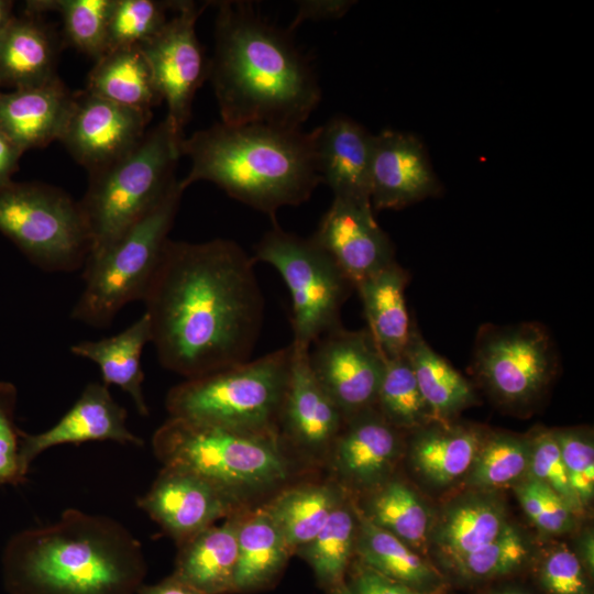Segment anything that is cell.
Masks as SVG:
<instances>
[{"label": "cell", "mask_w": 594, "mask_h": 594, "mask_svg": "<svg viewBox=\"0 0 594 594\" xmlns=\"http://www.w3.org/2000/svg\"><path fill=\"white\" fill-rule=\"evenodd\" d=\"M243 512L178 546L173 573L204 594L234 593L238 531Z\"/></svg>", "instance_id": "obj_25"}, {"label": "cell", "mask_w": 594, "mask_h": 594, "mask_svg": "<svg viewBox=\"0 0 594 594\" xmlns=\"http://www.w3.org/2000/svg\"><path fill=\"white\" fill-rule=\"evenodd\" d=\"M358 517L354 550L358 561L421 594L446 592L448 581L435 564L392 534L372 524L359 509Z\"/></svg>", "instance_id": "obj_27"}, {"label": "cell", "mask_w": 594, "mask_h": 594, "mask_svg": "<svg viewBox=\"0 0 594 594\" xmlns=\"http://www.w3.org/2000/svg\"><path fill=\"white\" fill-rule=\"evenodd\" d=\"M24 14L61 13L67 41L95 61L107 51L108 22L113 0H34Z\"/></svg>", "instance_id": "obj_39"}, {"label": "cell", "mask_w": 594, "mask_h": 594, "mask_svg": "<svg viewBox=\"0 0 594 594\" xmlns=\"http://www.w3.org/2000/svg\"><path fill=\"white\" fill-rule=\"evenodd\" d=\"M407 280L406 271L395 261L354 287L366 329L386 360L405 353L413 331L405 298Z\"/></svg>", "instance_id": "obj_26"}, {"label": "cell", "mask_w": 594, "mask_h": 594, "mask_svg": "<svg viewBox=\"0 0 594 594\" xmlns=\"http://www.w3.org/2000/svg\"><path fill=\"white\" fill-rule=\"evenodd\" d=\"M485 432L474 425L432 421L411 431L407 449L409 463L428 485L450 487L464 480Z\"/></svg>", "instance_id": "obj_24"}, {"label": "cell", "mask_w": 594, "mask_h": 594, "mask_svg": "<svg viewBox=\"0 0 594 594\" xmlns=\"http://www.w3.org/2000/svg\"><path fill=\"white\" fill-rule=\"evenodd\" d=\"M588 575L593 576L594 573V537L592 530L587 529L583 531L578 541L576 549L574 550Z\"/></svg>", "instance_id": "obj_50"}, {"label": "cell", "mask_w": 594, "mask_h": 594, "mask_svg": "<svg viewBox=\"0 0 594 594\" xmlns=\"http://www.w3.org/2000/svg\"><path fill=\"white\" fill-rule=\"evenodd\" d=\"M440 191L427 151L416 135L394 130L374 135L370 173L373 209H402Z\"/></svg>", "instance_id": "obj_19"}, {"label": "cell", "mask_w": 594, "mask_h": 594, "mask_svg": "<svg viewBox=\"0 0 594 594\" xmlns=\"http://www.w3.org/2000/svg\"><path fill=\"white\" fill-rule=\"evenodd\" d=\"M532 546L513 522L495 540L481 549L440 564L446 580L474 585L503 579L524 570L532 560Z\"/></svg>", "instance_id": "obj_36"}, {"label": "cell", "mask_w": 594, "mask_h": 594, "mask_svg": "<svg viewBox=\"0 0 594 594\" xmlns=\"http://www.w3.org/2000/svg\"><path fill=\"white\" fill-rule=\"evenodd\" d=\"M308 361L345 419L375 407L386 359L367 329L329 331L312 343Z\"/></svg>", "instance_id": "obj_13"}, {"label": "cell", "mask_w": 594, "mask_h": 594, "mask_svg": "<svg viewBox=\"0 0 594 594\" xmlns=\"http://www.w3.org/2000/svg\"><path fill=\"white\" fill-rule=\"evenodd\" d=\"M13 1L0 0V33L13 16Z\"/></svg>", "instance_id": "obj_51"}, {"label": "cell", "mask_w": 594, "mask_h": 594, "mask_svg": "<svg viewBox=\"0 0 594 594\" xmlns=\"http://www.w3.org/2000/svg\"><path fill=\"white\" fill-rule=\"evenodd\" d=\"M537 581L546 594H592L588 573L566 546L554 547L540 559Z\"/></svg>", "instance_id": "obj_45"}, {"label": "cell", "mask_w": 594, "mask_h": 594, "mask_svg": "<svg viewBox=\"0 0 594 594\" xmlns=\"http://www.w3.org/2000/svg\"><path fill=\"white\" fill-rule=\"evenodd\" d=\"M184 190L176 179L160 202L86 261L85 287L70 312L73 319L91 327H107L125 305L144 299Z\"/></svg>", "instance_id": "obj_8"}, {"label": "cell", "mask_w": 594, "mask_h": 594, "mask_svg": "<svg viewBox=\"0 0 594 594\" xmlns=\"http://www.w3.org/2000/svg\"><path fill=\"white\" fill-rule=\"evenodd\" d=\"M138 594H204L172 573L153 585H142Z\"/></svg>", "instance_id": "obj_49"}, {"label": "cell", "mask_w": 594, "mask_h": 594, "mask_svg": "<svg viewBox=\"0 0 594 594\" xmlns=\"http://www.w3.org/2000/svg\"><path fill=\"white\" fill-rule=\"evenodd\" d=\"M176 1L113 0L107 32V51L140 46L167 22Z\"/></svg>", "instance_id": "obj_40"}, {"label": "cell", "mask_w": 594, "mask_h": 594, "mask_svg": "<svg viewBox=\"0 0 594 594\" xmlns=\"http://www.w3.org/2000/svg\"><path fill=\"white\" fill-rule=\"evenodd\" d=\"M354 2L348 0H302L288 29L292 32L305 21L338 19L344 15Z\"/></svg>", "instance_id": "obj_47"}, {"label": "cell", "mask_w": 594, "mask_h": 594, "mask_svg": "<svg viewBox=\"0 0 594 594\" xmlns=\"http://www.w3.org/2000/svg\"><path fill=\"white\" fill-rule=\"evenodd\" d=\"M513 488L524 513L543 534L563 535L576 528L579 517L547 485L527 475Z\"/></svg>", "instance_id": "obj_41"}, {"label": "cell", "mask_w": 594, "mask_h": 594, "mask_svg": "<svg viewBox=\"0 0 594 594\" xmlns=\"http://www.w3.org/2000/svg\"><path fill=\"white\" fill-rule=\"evenodd\" d=\"M317 129L321 183L330 187L336 198L371 204L374 134L345 116H336Z\"/></svg>", "instance_id": "obj_22"}, {"label": "cell", "mask_w": 594, "mask_h": 594, "mask_svg": "<svg viewBox=\"0 0 594 594\" xmlns=\"http://www.w3.org/2000/svg\"><path fill=\"white\" fill-rule=\"evenodd\" d=\"M253 258L272 265L289 290L296 349L309 350L342 327L341 309L354 286L311 237L287 232L275 222L256 244Z\"/></svg>", "instance_id": "obj_9"}, {"label": "cell", "mask_w": 594, "mask_h": 594, "mask_svg": "<svg viewBox=\"0 0 594 594\" xmlns=\"http://www.w3.org/2000/svg\"><path fill=\"white\" fill-rule=\"evenodd\" d=\"M2 564L11 594H138L147 570L128 528L75 508L12 536Z\"/></svg>", "instance_id": "obj_3"}, {"label": "cell", "mask_w": 594, "mask_h": 594, "mask_svg": "<svg viewBox=\"0 0 594 594\" xmlns=\"http://www.w3.org/2000/svg\"><path fill=\"white\" fill-rule=\"evenodd\" d=\"M293 345L172 387L165 399L169 417L237 431L278 433Z\"/></svg>", "instance_id": "obj_6"}, {"label": "cell", "mask_w": 594, "mask_h": 594, "mask_svg": "<svg viewBox=\"0 0 594 594\" xmlns=\"http://www.w3.org/2000/svg\"><path fill=\"white\" fill-rule=\"evenodd\" d=\"M375 407L386 421L402 431L411 432L437 421L405 353L386 360Z\"/></svg>", "instance_id": "obj_38"}, {"label": "cell", "mask_w": 594, "mask_h": 594, "mask_svg": "<svg viewBox=\"0 0 594 594\" xmlns=\"http://www.w3.org/2000/svg\"><path fill=\"white\" fill-rule=\"evenodd\" d=\"M405 355L436 420H453L479 402L471 382L426 342L415 324Z\"/></svg>", "instance_id": "obj_31"}, {"label": "cell", "mask_w": 594, "mask_h": 594, "mask_svg": "<svg viewBox=\"0 0 594 594\" xmlns=\"http://www.w3.org/2000/svg\"><path fill=\"white\" fill-rule=\"evenodd\" d=\"M0 232L47 272L81 268L89 254L78 201L40 183L12 180L0 187Z\"/></svg>", "instance_id": "obj_10"}, {"label": "cell", "mask_w": 594, "mask_h": 594, "mask_svg": "<svg viewBox=\"0 0 594 594\" xmlns=\"http://www.w3.org/2000/svg\"><path fill=\"white\" fill-rule=\"evenodd\" d=\"M237 242L167 240L143 299L161 365L186 378L250 360L264 300Z\"/></svg>", "instance_id": "obj_1"}, {"label": "cell", "mask_w": 594, "mask_h": 594, "mask_svg": "<svg viewBox=\"0 0 594 594\" xmlns=\"http://www.w3.org/2000/svg\"><path fill=\"white\" fill-rule=\"evenodd\" d=\"M491 594H527V593L520 592V591H503V592H496V593H491Z\"/></svg>", "instance_id": "obj_52"}, {"label": "cell", "mask_w": 594, "mask_h": 594, "mask_svg": "<svg viewBox=\"0 0 594 594\" xmlns=\"http://www.w3.org/2000/svg\"><path fill=\"white\" fill-rule=\"evenodd\" d=\"M204 8L194 1H177L174 15L140 45L161 100L166 102L165 119L179 140L185 139L195 95L208 78L209 61L196 35Z\"/></svg>", "instance_id": "obj_12"}, {"label": "cell", "mask_w": 594, "mask_h": 594, "mask_svg": "<svg viewBox=\"0 0 594 594\" xmlns=\"http://www.w3.org/2000/svg\"><path fill=\"white\" fill-rule=\"evenodd\" d=\"M570 484L584 509L594 496V442L583 427L553 429Z\"/></svg>", "instance_id": "obj_43"}, {"label": "cell", "mask_w": 594, "mask_h": 594, "mask_svg": "<svg viewBox=\"0 0 594 594\" xmlns=\"http://www.w3.org/2000/svg\"><path fill=\"white\" fill-rule=\"evenodd\" d=\"M403 450L402 430L372 407L345 419L329 457L343 490L367 494L393 476Z\"/></svg>", "instance_id": "obj_16"}, {"label": "cell", "mask_w": 594, "mask_h": 594, "mask_svg": "<svg viewBox=\"0 0 594 594\" xmlns=\"http://www.w3.org/2000/svg\"><path fill=\"white\" fill-rule=\"evenodd\" d=\"M152 341L151 320L144 314L121 332L96 341H80L70 346L77 356L96 363L106 386H118L131 396L138 413L148 415L143 395L144 373L141 355L145 345Z\"/></svg>", "instance_id": "obj_30"}, {"label": "cell", "mask_w": 594, "mask_h": 594, "mask_svg": "<svg viewBox=\"0 0 594 594\" xmlns=\"http://www.w3.org/2000/svg\"><path fill=\"white\" fill-rule=\"evenodd\" d=\"M55 41L36 15H13L0 33V86L35 87L58 77Z\"/></svg>", "instance_id": "obj_28"}, {"label": "cell", "mask_w": 594, "mask_h": 594, "mask_svg": "<svg viewBox=\"0 0 594 594\" xmlns=\"http://www.w3.org/2000/svg\"><path fill=\"white\" fill-rule=\"evenodd\" d=\"M208 78L222 123L301 128L321 100L312 66L250 2H217Z\"/></svg>", "instance_id": "obj_2"}, {"label": "cell", "mask_w": 594, "mask_h": 594, "mask_svg": "<svg viewBox=\"0 0 594 594\" xmlns=\"http://www.w3.org/2000/svg\"><path fill=\"white\" fill-rule=\"evenodd\" d=\"M344 594H421L391 580L360 561L350 565Z\"/></svg>", "instance_id": "obj_46"}, {"label": "cell", "mask_w": 594, "mask_h": 594, "mask_svg": "<svg viewBox=\"0 0 594 594\" xmlns=\"http://www.w3.org/2000/svg\"><path fill=\"white\" fill-rule=\"evenodd\" d=\"M86 90L114 103L148 112L162 101L140 46L111 50L95 61Z\"/></svg>", "instance_id": "obj_34"}, {"label": "cell", "mask_w": 594, "mask_h": 594, "mask_svg": "<svg viewBox=\"0 0 594 594\" xmlns=\"http://www.w3.org/2000/svg\"><path fill=\"white\" fill-rule=\"evenodd\" d=\"M345 493L336 482L304 484L278 491L263 506L295 554L319 534Z\"/></svg>", "instance_id": "obj_33"}, {"label": "cell", "mask_w": 594, "mask_h": 594, "mask_svg": "<svg viewBox=\"0 0 594 594\" xmlns=\"http://www.w3.org/2000/svg\"><path fill=\"white\" fill-rule=\"evenodd\" d=\"M355 287L395 262L394 245L370 202L333 197L311 237Z\"/></svg>", "instance_id": "obj_17"}, {"label": "cell", "mask_w": 594, "mask_h": 594, "mask_svg": "<svg viewBox=\"0 0 594 594\" xmlns=\"http://www.w3.org/2000/svg\"><path fill=\"white\" fill-rule=\"evenodd\" d=\"M529 438L531 458L528 476L551 488L580 517L585 509L570 484L553 429L537 428Z\"/></svg>", "instance_id": "obj_42"}, {"label": "cell", "mask_w": 594, "mask_h": 594, "mask_svg": "<svg viewBox=\"0 0 594 594\" xmlns=\"http://www.w3.org/2000/svg\"><path fill=\"white\" fill-rule=\"evenodd\" d=\"M472 370L499 406L521 414L546 395L557 374L558 356L539 323H487L477 331Z\"/></svg>", "instance_id": "obj_11"}, {"label": "cell", "mask_w": 594, "mask_h": 594, "mask_svg": "<svg viewBox=\"0 0 594 594\" xmlns=\"http://www.w3.org/2000/svg\"><path fill=\"white\" fill-rule=\"evenodd\" d=\"M182 142L164 119L129 154L89 174L87 191L78 201L90 244L87 260L166 195L176 180Z\"/></svg>", "instance_id": "obj_7"}, {"label": "cell", "mask_w": 594, "mask_h": 594, "mask_svg": "<svg viewBox=\"0 0 594 594\" xmlns=\"http://www.w3.org/2000/svg\"><path fill=\"white\" fill-rule=\"evenodd\" d=\"M16 399L14 384L0 381V486L23 483L30 469L21 453L22 431L14 421Z\"/></svg>", "instance_id": "obj_44"}, {"label": "cell", "mask_w": 594, "mask_h": 594, "mask_svg": "<svg viewBox=\"0 0 594 594\" xmlns=\"http://www.w3.org/2000/svg\"><path fill=\"white\" fill-rule=\"evenodd\" d=\"M358 525V507L346 492L319 534L296 551L328 594H344Z\"/></svg>", "instance_id": "obj_32"}, {"label": "cell", "mask_w": 594, "mask_h": 594, "mask_svg": "<svg viewBox=\"0 0 594 594\" xmlns=\"http://www.w3.org/2000/svg\"><path fill=\"white\" fill-rule=\"evenodd\" d=\"M318 129L218 122L182 142L190 169L180 180L217 185L233 199L267 215L306 202L321 183Z\"/></svg>", "instance_id": "obj_4"}, {"label": "cell", "mask_w": 594, "mask_h": 594, "mask_svg": "<svg viewBox=\"0 0 594 594\" xmlns=\"http://www.w3.org/2000/svg\"><path fill=\"white\" fill-rule=\"evenodd\" d=\"M136 505L178 546L218 519L244 510V506L208 480L175 466H163Z\"/></svg>", "instance_id": "obj_15"}, {"label": "cell", "mask_w": 594, "mask_h": 594, "mask_svg": "<svg viewBox=\"0 0 594 594\" xmlns=\"http://www.w3.org/2000/svg\"><path fill=\"white\" fill-rule=\"evenodd\" d=\"M365 495L356 506L367 520L417 552L428 547L433 514L414 487L392 476Z\"/></svg>", "instance_id": "obj_35"}, {"label": "cell", "mask_w": 594, "mask_h": 594, "mask_svg": "<svg viewBox=\"0 0 594 594\" xmlns=\"http://www.w3.org/2000/svg\"><path fill=\"white\" fill-rule=\"evenodd\" d=\"M510 524L497 492L466 490L433 514L428 546L442 564L488 544Z\"/></svg>", "instance_id": "obj_21"}, {"label": "cell", "mask_w": 594, "mask_h": 594, "mask_svg": "<svg viewBox=\"0 0 594 594\" xmlns=\"http://www.w3.org/2000/svg\"><path fill=\"white\" fill-rule=\"evenodd\" d=\"M163 466L191 471L240 505L280 487L290 474L278 433L237 431L169 417L153 435Z\"/></svg>", "instance_id": "obj_5"}, {"label": "cell", "mask_w": 594, "mask_h": 594, "mask_svg": "<svg viewBox=\"0 0 594 594\" xmlns=\"http://www.w3.org/2000/svg\"><path fill=\"white\" fill-rule=\"evenodd\" d=\"M127 410L119 405L103 383L86 385L65 415L50 429L30 435L22 431L21 453L25 463L55 446L88 441H114L143 446V440L127 426Z\"/></svg>", "instance_id": "obj_20"}, {"label": "cell", "mask_w": 594, "mask_h": 594, "mask_svg": "<svg viewBox=\"0 0 594 594\" xmlns=\"http://www.w3.org/2000/svg\"><path fill=\"white\" fill-rule=\"evenodd\" d=\"M23 152L0 132V187L12 182Z\"/></svg>", "instance_id": "obj_48"}, {"label": "cell", "mask_w": 594, "mask_h": 594, "mask_svg": "<svg viewBox=\"0 0 594 594\" xmlns=\"http://www.w3.org/2000/svg\"><path fill=\"white\" fill-rule=\"evenodd\" d=\"M530 458L529 435L486 431L462 483L466 490L488 492L514 487L528 475Z\"/></svg>", "instance_id": "obj_37"}, {"label": "cell", "mask_w": 594, "mask_h": 594, "mask_svg": "<svg viewBox=\"0 0 594 594\" xmlns=\"http://www.w3.org/2000/svg\"><path fill=\"white\" fill-rule=\"evenodd\" d=\"M293 554L263 505L252 512L244 510L238 531L234 593H254L271 587Z\"/></svg>", "instance_id": "obj_29"}, {"label": "cell", "mask_w": 594, "mask_h": 594, "mask_svg": "<svg viewBox=\"0 0 594 594\" xmlns=\"http://www.w3.org/2000/svg\"><path fill=\"white\" fill-rule=\"evenodd\" d=\"M293 345V344H292ZM309 350L293 345V360L279 421L282 442L314 460L329 455L345 418L312 374Z\"/></svg>", "instance_id": "obj_18"}, {"label": "cell", "mask_w": 594, "mask_h": 594, "mask_svg": "<svg viewBox=\"0 0 594 594\" xmlns=\"http://www.w3.org/2000/svg\"><path fill=\"white\" fill-rule=\"evenodd\" d=\"M59 77L29 88L0 92V132L23 153L59 140L73 105Z\"/></svg>", "instance_id": "obj_23"}, {"label": "cell", "mask_w": 594, "mask_h": 594, "mask_svg": "<svg viewBox=\"0 0 594 594\" xmlns=\"http://www.w3.org/2000/svg\"><path fill=\"white\" fill-rule=\"evenodd\" d=\"M152 112L114 103L86 89L74 92L59 141L89 174L134 150L146 134Z\"/></svg>", "instance_id": "obj_14"}]
</instances>
